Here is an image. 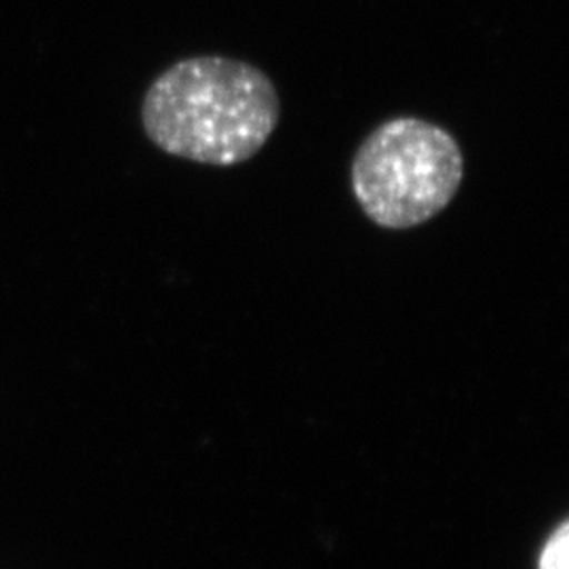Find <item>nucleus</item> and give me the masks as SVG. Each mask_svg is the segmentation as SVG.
I'll list each match as a JSON object with an SVG mask.
<instances>
[{
  "label": "nucleus",
  "mask_w": 569,
  "mask_h": 569,
  "mask_svg": "<svg viewBox=\"0 0 569 569\" xmlns=\"http://www.w3.org/2000/svg\"><path fill=\"white\" fill-rule=\"evenodd\" d=\"M279 121L281 98L268 74L222 56L173 63L143 96L148 140L164 154L209 167L251 161Z\"/></svg>",
  "instance_id": "1"
},
{
  "label": "nucleus",
  "mask_w": 569,
  "mask_h": 569,
  "mask_svg": "<svg viewBox=\"0 0 569 569\" xmlns=\"http://www.w3.org/2000/svg\"><path fill=\"white\" fill-rule=\"evenodd\" d=\"M465 180L458 140L437 122L397 117L380 122L350 163L355 201L385 230H409L437 218Z\"/></svg>",
  "instance_id": "2"
},
{
  "label": "nucleus",
  "mask_w": 569,
  "mask_h": 569,
  "mask_svg": "<svg viewBox=\"0 0 569 569\" xmlns=\"http://www.w3.org/2000/svg\"><path fill=\"white\" fill-rule=\"evenodd\" d=\"M569 563V523L561 521L540 550L538 569H568Z\"/></svg>",
  "instance_id": "3"
}]
</instances>
